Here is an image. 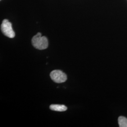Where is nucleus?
<instances>
[{
	"label": "nucleus",
	"mask_w": 127,
	"mask_h": 127,
	"mask_svg": "<svg viewBox=\"0 0 127 127\" xmlns=\"http://www.w3.org/2000/svg\"><path fill=\"white\" fill-rule=\"evenodd\" d=\"M32 45L36 49L43 50L48 47V39L45 36H42L40 32H38L32 38Z\"/></svg>",
	"instance_id": "obj_1"
},
{
	"label": "nucleus",
	"mask_w": 127,
	"mask_h": 127,
	"mask_svg": "<svg viewBox=\"0 0 127 127\" xmlns=\"http://www.w3.org/2000/svg\"><path fill=\"white\" fill-rule=\"evenodd\" d=\"M1 31L6 36L9 38H13L15 36V32L12 27V24L8 20L5 19L2 21L0 26Z\"/></svg>",
	"instance_id": "obj_2"
},
{
	"label": "nucleus",
	"mask_w": 127,
	"mask_h": 127,
	"mask_svg": "<svg viewBox=\"0 0 127 127\" xmlns=\"http://www.w3.org/2000/svg\"><path fill=\"white\" fill-rule=\"evenodd\" d=\"M50 77L53 81L57 83H61L67 80V75L60 70H55L50 73Z\"/></svg>",
	"instance_id": "obj_3"
},
{
	"label": "nucleus",
	"mask_w": 127,
	"mask_h": 127,
	"mask_svg": "<svg viewBox=\"0 0 127 127\" xmlns=\"http://www.w3.org/2000/svg\"><path fill=\"white\" fill-rule=\"evenodd\" d=\"M50 108L51 110L58 112H64L67 109V107L63 104H51L50 106Z\"/></svg>",
	"instance_id": "obj_4"
},
{
	"label": "nucleus",
	"mask_w": 127,
	"mask_h": 127,
	"mask_svg": "<svg viewBox=\"0 0 127 127\" xmlns=\"http://www.w3.org/2000/svg\"><path fill=\"white\" fill-rule=\"evenodd\" d=\"M118 123L120 127H127V119L123 116L118 118Z\"/></svg>",
	"instance_id": "obj_5"
}]
</instances>
